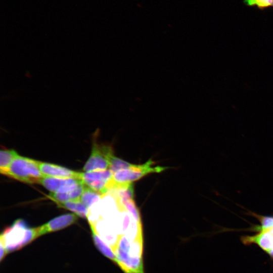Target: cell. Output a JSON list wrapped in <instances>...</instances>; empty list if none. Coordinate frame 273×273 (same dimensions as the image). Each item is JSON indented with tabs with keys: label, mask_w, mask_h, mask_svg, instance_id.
Segmentation results:
<instances>
[{
	"label": "cell",
	"mask_w": 273,
	"mask_h": 273,
	"mask_svg": "<svg viewBox=\"0 0 273 273\" xmlns=\"http://www.w3.org/2000/svg\"><path fill=\"white\" fill-rule=\"evenodd\" d=\"M38 237L37 228H30L25 220L19 219L4 230L0 244L8 254L21 249Z\"/></svg>",
	"instance_id": "cell-1"
},
{
	"label": "cell",
	"mask_w": 273,
	"mask_h": 273,
	"mask_svg": "<svg viewBox=\"0 0 273 273\" xmlns=\"http://www.w3.org/2000/svg\"><path fill=\"white\" fill-rule=\"evenodd\" d=\"M37 161L18 154L4 175L27 184H39L44 176L39 168Z\"/></svg>",
	"instance_id": "cell-2"
},
{
	"label": "cell",
	"mask_w": 273,
	"mask_h": 273,
	"mask_svg": "<svg viewBox=\"0 0 273 273\" xmlns=\"http://www.w3.org/2000/svg\"><path fill=\"white\" fill-rule=\"evenodd\" d=\"M154 164V162L150 159L143 164H132L130 168L112 173V190L116 189L121 184L132 183L149 173L161 172L169 168L160 166H153Z\"/></svg>",
	"instance_id": "cell-3"
},
{
	"label": "cell",
	"mask_w": 273,
	"mask_h": 273,
	"mask_svg": "<svg viewBox=\"0 0 273 273\" xmlns=\"http://www.w3.org/2000/svg\"><path fill=\"white\" fill-rule=\"evenodd\" d=\"M114 156L113 149L109 145L94 143L91 154L83 170L89 172L109 169Z\"/></svg>",
	"instance_id": "cell-4"
},
{
	"label": "cell",
	"mask_w": 273,
	"mask_h": 273,
	"mask_svg": "<svg viewBox=\"0 0 273 273\" xmlns=\"http://www.w3.org/2000/svg\"><path fill=\"white\" fill-rule=\"evenodd\" d=\"M112 176L109 169L85 172L82 173L81 180L85 186L104 196L112 190Z\"/></svg>",
	"instance_id": "cell-5"
},
{
	"label": "cell",
	"mask_w": 273,
	"mask_h": 273,
	"mask_svg": "<svg viewBox=\"0 0 273 273\" xmlns=\"http://www.w3.org/2000/svg\"><path fill=\"white\" fill-rule=\"evenodd\" d=\"M81 181L74 178L44 176L39 184L51 193H66L74 189Z\"/></svg>",
	"instance_id": "cell-6"
},
{
	"label": "cell",
	"mask_w": 273,
	"mask_h": 273,
	"mask_svg": "<svg viewBox=\"0 0 273 273\" xmlns=\"http://www.w3.org/2000/svg\"><path fill=\"white\" fill-rule=\"evenodd\" d=\"M39 168L44 176L81 180L82 172L75 171L52 163L38 161Z\"/></svg>",
	"instance_id": "cell-7"
},
{
	"label": "cell",
	"mask_w": 273,
	"mask_h": 273,
	"mask_svg": "<svg viewBox=\"0 0 273 273\" xmlns=\"http://www.w3.org/2000/svg\"><path fill=\"white\" fill-rule=\"evenodd\" d=\"M259 231L256 235L242 237L243 243L247 245L257 244L273 258V227Z\"/></svg>",
	"instance_id": "cell-8"
},
{
	"label": "cell",
	"mask_w": 273,
	"mask_h": 273,
	"mask_svg": "<svg viewBox=\"0 0 273 273\" xmlns=\"http://www.w3.org/2000/svg\"><path fill=\"white\" fill-rule=\"evenodd\" d=\"M78 219L76 214L68 213L56 217L37 228L39 237L47 233L63 229L74 223Z\"/></svg>",
	"instance_id": "cell-9"
},
{
	"label": "cell",
	"mask_w": 273,
	"mask_h": 273,
	"mask_svg": "<svg viewBox=\"0 0 273 273\" xmlns=\"http://www.w3.org/2000/svg\"><path fill=\"white\" fill-rule=\"evenodd\" d=\"M85 185L81 181L77 186L71 191L66 193H50L49 197L56 203L67 201H80V197Z\"/></svg>",
	"instance_id": "cell-10"
},
{
	"label": "cell",
	"mask_w": 273,
	"mask_h": 273,
	"mask_svg": "<svg viewBox=\"0 0 273 273\" xmlns=\"http://www.w3.org/2000/svg\"><path fill=\"white\" fill-rule=\"evenodd\" d=\"M104 196L85 185L80 200L89 209L100 202Z\"/></svg>",
	"instance_id": "cell-11"
},
{
	"label": "cell",
	"mask_w": 273,
	"mask_h": 273,
	"mask_svg": "<svg viewBox=\"0 0 273 273\" xmlns=\"http://www.w3.org/2000/svg\"><path fill=\"white\" fill-rule=\"evenodd\" d=\"M60 207L67 209L73 212L77 215L83 218L87 216L88 208L80 201H67L57 203Z\"/></svg>",
	"instance_id": "cell-12"
},
{
	"label": "cell",
	"mask_w": 273,
	"mask_h": 273,
	"mask_svg": "<svg viewBox=\"0 0 273 273\" xmlns=\"http://www.w3.org/2000/svg\"><path fill=\"white\" fill-rule=\"evenodd\" d=\"M18 155L14 150H2L0 152L1 173L4 174L6 172L13 160Z\"/></svg>",
	"instance_id": "cell-13"
},
{
	"label": "cell",
	"mask_w": 273,
	"mask_h": 273,
	"mask_svg": "<svg viewBox=\"0 0 273 273\" xmlns=\"http://www.w3.org/2000/svg\"><path fill=\"white\" fill-rule=\"evenodd\" d=\"M93 238L95 246L106 257L114 262L115 256L109 247L105 244L99 237L92 230Z\"/></svg>",
	"instance_id": "cell-14"
},
{
	"label": "cell",
	"mask_w": 273,
	"mask_h": 273,
	"mask_svg": "<svg viewBox=\"0 0 273 273\" xmlns=\"http://www.w3.org/2000/svg\"><path fill=\"white\" fill-rule=\"evenodd\" d=\"M243 2L246 6L255 7L261 11L273 8V0H243Z\"/></svg>",
	"instance_id": "cell-15"
},
{
	"label": "cell",
	"mask_w": 273,
	"mask_h": 273,
	"mask_svg": "<svg viewBox=\"0 0 273 273\" xmlns=\"http://www.w3.org/2000/svg\"><path fill=\"white\" fill-rule=\"evenodd\" d=\"M132 165V164L127 162L114 156L111 159L109 169L113 173L121 169L130 168Z\"/></svg>",
	"instance_id": "cell-16"
},
{
	"label": "cell",
	"mask_w": 273,
	"mask_h": 273,
	"mask_svg": "<svg viewBox=\"0 0 273 273\" xmlns=\"http://www.w3.org/2000/svg\"><path fill=\"white\" fill-rule=\"evenodd\" d=\"M123 205L132 214L136 219L138 220H141L139 210L136 207L135 203L133 199H130L126 201L123 203Z\"/></svg>",
	"instance_id": "cell-17"
},
{
	"label": "cell",
	"mask_w": 273,
	"mask_h": 273,
	"mask_svg": "<svg viewBox=\"0 0 273 273\" xmlns=\"http://www.w3.org/2000/svg\"><path fill=\"white\" fill-rule=\"evenodd\" d=\"M261 225L257 229L259 231L273 227V217L259 216Z\"/></svg>",
	"instance_id": "cell-18"
}]
</instances>
